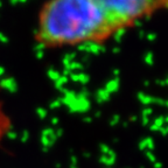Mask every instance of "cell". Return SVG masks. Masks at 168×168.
<instances>
[{"instance_id":"obj_1","label":"cell","mask_w":168,"mask_h":168,"mask_svg":"<svg viewBox=\"0 0 168 168\" xmlns=\"http://www.w3.org/2000/svg\"><path fill=\"white\" fill-rule=\"evenodd\" d=\"M118 28L102 0H53L39 12L36 41L48 48L100 43Z\"/></svg>"},{"instance_id":"obj_2","label":"cell","mask_w":168,"mask_h":168,"mask_svg":"<svg viewBox=\"0 0 168 168\" xmlns=\"http://www.w3.org/2000/svg\"><path fill=\"white\" fill-rule=\"evenodd\" d=\"M102 3L118 31L132 27L139 19L167 6L162 0H102Z\"/></svg>"},{"instance_id":"obj_3","label":"cell","mask_w":168,"mask_h":168,"mask_svg":"<svg viewBox=\"0 0 168 168\" xmlns=\"http://www.w3.org/2000/svg\"><path fill=\"white\" fill-rule=\"evenodd\" d=\"M0 117H1V115H0ZM0 120H1V118H0ZM1 128H3V123H0V132H1Z\"/></svg>"}]
</instances>
